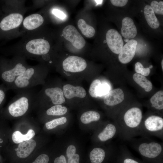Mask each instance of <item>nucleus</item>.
I'll return each mask as SVG.
<instances>
[{
  "label": "nucleus",
  "mask_w": 163,
  "mask_h": 163,
  "mask_svg": "<svg viewBox=\"0 0 163 163\" xmlns=\"http://www.w3.org/2000/svg\"><path fill=\"white\" fill-rule=\"evenodd\" d=\"M129 40L128 39H126L124 40V41L125 42H127L129 41Z\"/></svg>",
  "instance_id": "37998d69"
},
{
  "label": "nucleus",
  "mask_w": 163,
  "mask_h": 163,
  "mask_svg": "<svg viewBox=\"0 0 163 163\" xmlns=\"http://www.w3.org/2000/svg\"><path fill=\"white\" fill-rule=\"evenodd\" d=\"M163 2L160 1L158 2L155 1H152L150 6L154 13L161 14H163Z\"/></svg>",
  "instance_id": "c756f323"
},
{
  "label": "nucleus",
  "mask_w": 163,
  "mask_h": 163,
  "mask_svg": "<svg viewBox=\"0 0 163 163\" xmlns=\"http://www.w3.org/2000/svg\"><path fill=\"white\" fill-rule=\"evenodd\" d=\"M106 40L110 50L114 53L119 54L123 46L121 36L114 29L108 30L106 34Z\"/></svg>",
  "instance_id": "9d476101"
},
{
  "label": "nucleus",
  "mask_w": 163,
  "mask_h": 163,
  "mask_svg": "<svg viewBox=\"0 0 163 163\" xmlns=\"http://www.w3.org/2000/svg\"><path fill=\"white\" fill-rule=\"evenodd\" d=\"M44 77L43 71L38 67L27 68L18 76L10 88L18 90L31 88L42 84Z\"/></svg>",
  "instance_id": "7ed1b4c3"
},
{
  "label": "nucleus",
  "mask_w": 163,
  "mask_h": 163,
  "mask_svg": "<svg viewBox=\"0 0 163 163\" xmlns=\"http://www.w3.org/2000/svg\"><path fill=\"white\" fill-rule=\"evenodd\" d=\"M43 21V18L40 14H33L25 18L23 21V25L26 29L32 30L40 27Z\"/></svg>",
  "instance_id": "a211bd4d"
},
{
  "label": "nucleus",
  "mask_w": 163,
  "mask_h": 163,
  "mask_svg": "<svg viewBox=\"0 0 163 163\" xmlns=\"http://www.w3.org/2000/svg\"><path fill=\"white\" fill-rule=\"evenodd\" d=\"M123 163H139V162L133 159L127 158L123 161Z\"/></svg>",
  "instance_id": "a19ab883"
},
{
  "label": "nucleus",
  "mask_w": 163,
  "mask_h": 163,
  "mask_svg": "<svg viewBox=\"0 0 163 163\" xmlns=\"http://www.w3.org/2000/svg\"><path fill=\"white\" fill-rule=\"evenodd\" d=\"M76 149L73 145H70L68 147L66 152L67 157L75 154Z\"/></svg>",
  "instance_id": "c9c22d12"
},
{
  "label": "nucleus",
  "mask_w": 163,
  "mask_h": 163,
  "mask_svg": "<svg viewBox=\"0 0 163 163\" xmlns=\"http://www.w3.org/2000/svg\"><path fill=\"white\" fill-rule=\"evenodd\" d=\"M121 33L126 39H130L135 37L137 34V30L132 19L126 17L122 21Z\"/></svg>",
  "instance_id": "4468645a"
},
{
  "label": "nucleus",
  "mask_w": 163,
  "mask_h": 163,
  "mask_svg": "<svg viewBox=\"0 0 163 163\" xmlns=\"http://www.w3.org/2000/svg\"><path fill=\"white\" fill-rule=\"evenodd\" d=\"M27 68L23 63L18 62L12 67L3 71L1 74L2 78L9 85L10 88L16 78L22 74Z\"/></svg>",
  "instance_id": "9b49d317"
},
{
  "label": "nucleus",
  "mask_w": 163,
  "mask_h": 163,
  "mask_svg": "<svg viewBox=\"0 0 163 163\" xmlns=\"http://www.w3.org/2000/svg\"><path fill=\"white\" fill-rule=\"evenodd\" d=\"M133 78L136 83L144 89L145 91L149 92L152 89V83L145 76L140 74L135 73L133 75Z\"/></svg>",
  "instance_id": "4be33fe9"
},
{
  "label": "nucleus",
  "mask_w": 163,
  "mask_h": 163,
  "mask_svg": "<svg viewBox=\"0 0 163 163\" xmlns=\"http://www.w3.org/2000/svg\"><path fill=\"white\" fill-rule=\"evenodd\" d=\"M23 19L22 15L19 13H12L4 17L0 22V29L7 31L18 27Z\"/></svg>",
  "instance_id": "ddd939ff"
},
{
  "label": "nucleus",
  "mask_w": 163,
  "mask_h": 163,
  "mask_svg": "<svg viewBox=\"0 0 163 163\" xmlns=\"http://www.w3.org/2000/svg\"><path fill=\"white\" fill-rule=\"evenodd\" d=\"M124 95L120 88L114 89L109 91L104 99V103L109 106H113L121 103L124 100Z\"/></svg>",
  "instance_id": "2eb2a0df"
},
{
  "label": "nucleus",
  "mask_w": 163,
  "mask_h": 163,
  "mask_svg": "<svg viewBox=\"0 0 163 163\" xmlns=\"http://www.w3.org/2000/svg\"><path fill=\"white\" fill-rule=\"evenodd\" d=\"M67 163H79V156L77 154L72 155L67 157Z\"/></svg>",
  "instance_id": "72a5a7b5"
},
{
  "label": "nucleus",
  "mask_w": 163,
  "mask_h": 163,
  "mask_svg": "<svg viewBox=\"0 0 163 163\" xmlns=\"http://www.w3.org/2000/svg\"><path fill=\"white\" fill-rule=\"evenodd\" d=\"M5 96V93L4 91L0 89V105L4 101Z\"/></svg>",
  "instance_id": "ea45409f"
},
{
  "label": "nucleus",
  "mask_w": 163,
  "mask_h": 163,
  "mask_svg": "<svg viewBox=\"0 0 163 163\" xmlns=\"http://www.w3.org/2000/svg\"><path fill=\"white\" fill-rule=\"evenodd\" d=\"M163 119L157 115H152L147 117L141 125L140 131L150 135H162Z\"/></svg>",
  "instance_id": "20e7f679"
},
{
  "label": "nucleus",
  "mask_w": 163,
  "mask_h": 163,
  "mask_svg": "<svg viewBox=\"0 0 163 163\" xmlns=\"http://www.w3.org/2000/svg\"><path fill=\"white\" fill-rule=\"evenodd\" d=\"M137 149L142 156L154 159L162 153L163 147L161 144L156 142H144L139 144Z\"/></svg>",
  "instance_id": "39448f33"
},
{
  "label": "nucleus",
  "mask_w": 163,
  "mask_h": 163,
  "mask_svg": "<svg viewBox=\"0 0 163 163\" xmlns=\"http://www.w3.org/2000/svg\"><path fill=\"white\" fill-rule=\"evenodd\" d=\"M109 86L107 84L101 83L98 93V97L106 95L109 92Z\"/></svg>",
  "instance_id": "7c9ffc66"
},
{
  "label": "nucleus",
  "mask_w": 163,
  "mask_h": 163,
  "mask_svg": "<svg viewBox=\"0 0 163 163\" xmlns=\"http://www.w3.org/2000/svg\"><path fill=\"white\" fill-rule=\"evenodd\" d=\"M137 44L136 40L131 39L123 46L118 56L121 63L126 64L131 61L135 55Z\"/></svg>",
  "instance_id": "f8f14e48"
},
{
  "label": "nucleus",
  "mask_w": 163,
  "mask_h": 163,
  "mask_svg": "<svg viewBox=\"0 0 163 163\" xmlns=\"http://www.w3.org/2000/svg\"><path fill=\"white\" fill-rule=\"evenodd\" d=\"M144 13L149 25L153 29L158 28L160 25L159 22L150 5H147L145 7Z\"/></svg>",
  "instance_id": "aec40b11"
},
{
  "label": "nucleus",
  "mask_w": 163,
  "mask_h": 163,
  "mask_svg": "<svg viewBox=\"0 0 163 163\" xmlns=\"http://www.w3.org/2000/svg\"><path fill=\"white\" fill-rule=\"evenodd\" d=\"M62 34L64 38L78 49H82L85 45V40L73 25H68L65 27Z\"/></svg>",
  "instance_id": "423d86ee"
},
{
  "label": "nucleus",
  "mask_w": 163,
  "mask_h": 163,
  "mask_svg": "<svg viewBox=\"0 0 163 163\" xmlns=\"http://www.w3.org/2000/svg\"><path fill=\"white\" fill-rule=\"evenodd\" d=\"M63 91L65 97L71 99L75 97L83 98L86 94V91L83 87L75 86L70 84H66L63 87Z\"/></svg>",
  "instance_id": "f3484780"
},
{
  "label": "nucleus",
  "mask_w": 163,
  "mask_h": 163,
  "mask_svg": "<svg viewBox=\"0 0 163 163\" xmlns=\"http://www.w3.org/2000/svg\"><path fill=\"white\" fill-rule=\"evenodd\" d=\"M110 1L113 5L121 7L125 6L127 3L128 1L127 0H111Z\"/></svg>",
  "instance_id": "f704fd0d"
},
{
  "label": "nucleus",
  "mask_w": 163,
  "mask_h": 163,
  "mask_svg": "<svg viewBox=\"0 0 163 163\" xmlns=\"http://www.w3.org/2000/svg\"><path fill=\"white\" fill-rule=\"evenodd\" d=\"M49 161V157L48 155L42 154L37 157L32 163H48Z\"/></svg>",
  "instance_id": "2f4dec72"
},
{
  "label": "nucleus",
  "mask_w": 163,
  "mask_h": 163,
  "mask_svg": "<svg viewBox=\"0 0 163 163\" xmlns=\"http://www.w3.org/2000/svg\"><path fill=\"white\" fill-rule=\"evenodd\" d=\"M67 109L61 105H56L48 109L46 111V114L49 116H61L66 114Z\"/></svg>",
  "instance_id": "bb28decb"
},
{
  "label": "nucleus",
  "mask_w": 163,
  "mask_h": 163,
  "mask_svg": "<svg viewBox=\"0 0 163 163\" xmlns=\"http://www.w3.org/2000/svg\"><path fill=\"white\" fill-rule=\"evenodd\" d=\"M150 69L149 67L143 68L140 74L144 76H148L150 73Z\"/></svg>",
  "instance_id": "58836bf2"
},
{
  "label": "nucleus",
  "mask_w": 163,
  "mask_h": 163,
  "mask_svg": "<svg viewBox=\"0 0 163 163\" xmlns=\"http://www.w3.org/2000/svg\"><path fill=\"white\" fill-rule=\"evenodd\" d=\"M143 68V65L140 62H137L135 64V69L137 73L140 74Z\"/></svg>",
  "instance_id": "e433bc0d"
},
{
  "label": "nucleus",
  "mask_w": 163,
  "mask_h": 163,
  "mask_svg": "<svg viewBox=\"0 0 163 163\" xmlns=\"http://www.w3.org/2000/svg\"><path fill=\"white\" fill-rule=\"evenodd\" d=\"M53 14L58 18L62 19H64L66 17V15L62 11L57 9H54L52 10Z\"/></svg>",
  "instance_id": "473e14b6"
},
{
  "label": "nucleus",
  "mask_w": 163,
  "mask_h": 163,
  "mask_svg": "<svg viewBox=\"0 0 163 163\" xmlns=\"http://www.w3.org/2000/svg\"><path fill=\"white\" fill-rule=\"evenodd\" d=\"M86 61L82 57L72 56L66 59L62 62V67L66 71L72 72L82 71L87 67Z\"/></svg>",
  "instance_id": "1a4fd4ad"
},
{
  "label": "nucleus",
  "mask_w": 163,
  "mask_h": 163,
  "mask_svg": "<svg viewBox=\"0 0 163 163\" xmlns=\"http://www.w3.org/2000/svg\"><path fill=\"white\" fill-rule=\"evenodd\" d=\"M35 135L34 131L32 129H30L27 134H22L19 131L14 132L12 136V139L15 143H19L31 139Z\"/></svg>",
  "instance_id": "412c9836"
},
{
  "label": "nucleus",
  "mask_w": 163,
  "mask_h": 163,
  "mask_svg": "<svg viewBox=\"0 0 163 163\" xmlns=\"http://www.w3.org/2000/svg\"><path fill=\"white\" fill-rule=\"evenodd\" d=\"M36 145V141L31 139L19 143L16 150L17 155L22 158L27 157L34 149Z\"/></svg>",
  "instance_id": "dca6fc26"
},
{
  "label": "nucleus",
  "mask_w": 163,
  "mask_h": 163,
  "mask_svg": "<svg viewBox=\"0 0 163 163\" xmlns=\"http://www.w3.org/2000/svg\"><path fill=\"white\" fill-rule=\"evenodd\" d=\"M77 25L82 34L85 37L91 38L94 35L95 30L94 28L88 24L84 19H79Z\"/></svg>",
  "instance_id": "5701e85b"
},
{
  "label": "nucleus",
  "mask_w": 163,
  "mask_h": 163,
  "mask_svg": "<svg viewBox=\"0 0 163 163\" xmlns=\"http://www.w3.org/2000/svg\"></svg>",
  "instance_id": "a18cd8bd"
},
{
  "label": "nucleus",
  "mask_w": 163,
  "mask_h": 163,
  "mask_svg": "<svg viewBox=\"0 0 163 163\" xmlns=\"http://www.w3.org/2000/svg\"><path fill=\"white\" fill-rule=\"evenodd\" d=\"M142 119L141 110L134 107L128 110L124 113L123 122L117 125L118 131L125 137L133 136L137 132H140Z\"/></svg>",
  "instance_id": "f03ea898"
},
{
  "label": "nucleus",
  "mask_w": 163,
  "mask_h": 163,
  "mask_svg": "<svg viewBox=\"0 0 163 163\" xmlns=\"http://www.w3.org/2000/svg\"><path fill=\"white\" fill-rule=\"evenodd\" d=\"M67 121V119L65 117L53 120L45 124L46 128L48 129H52L57 126L65 124Z\"/></svg>",
  "instance_id": "cd10ccee"
},
{
  "label": "nucleus",
  "mask_w": 163,
  "mask_h": 163,
  "mask_svg": "<svg viewBox=\"0 0 163 163\" xmlns=\"http://www.w3.org/2000/svg\"><path fill=\"white\" fill-rule=\"evenodd\" d=\"M26 48L31 54L41 55L47 54L50 50V46L47 40L40 38L30 41L26 44Z\"/></svg>",
  "instance_id": "6e6552de"
},
{
  "label": "nucleus",
  "mask_w": 163,
  "mask_h": 163,
  "mask_svg": "<svg viewBox=\"0 0 163 163\" xmlns=\"http://www.w3.org/2000/svg\"><path fill=\"white\" fill-rule=\"evenodd\" d=\"M161 67L162 70H163V60L162 59L161 62Z\"/></svg>",
  "instance_id": "79ce46f5"
},
{
  "label": "nucleus",
  "mask_w": 163,
  "mask_h": 163,
  "mask_svg": "<svg viewBox=\"0 0 163 163\" xmlns=\"http://www.w3.org/2000/svg\"><path fill=\"white\" fill-rule=\"evenodd\" d=\"M153 68V66L152 65H151L149 66V68L150 69H152Z\"/></svg>",
  "instance_id": "c03bdc74"
},
{
  "label": "nucleus",
  "mask_w": 163,
  "mask_h": 163,
  "mask_svg": "<svg viewBox=\"0 0 163 163\" xmlns=\"http://www.w3.org/2000/svg\"><path fill=\"white\" fill-rule=\"evenodd\" d=\"M100 118V115L97 112L90 110L84 113L81 115L80 120L84 124H87L94 121H98Z\"/></svg>",
  "instance_id": "393cba45"
},
{
  "label": "nucleus",
  "mask_w": 163,
  "mask_h": 163,
  "mask_svg": "<svg viewBox=\"0 0 163 163\" xmlns=\"http://www.w3.org/2000/svg\"><path fill=\"white\" fill-rule=\"evenodd\" d=\"M45 97L50 99L55 105H60L65 101L62 90L57 87H48L44 88L39 93H37L36 98H42Z\"/></svg>",
  "instance_id": "0eeeda50"
},
{
  "label": "nucleus",
  "mask_w": 163,
  "mask_h": 163,
  "mask_svg": "<svg viewBox=\"0 0 163 163\" xmlns=\"http://www.w3.org/2000/svg\"><path fill=\"white\" fill-rule=\"evenodd\" d=\"M118 132V128L117 125L109 123L98 134V138L101 141L105 142L113 137Z\"/></svg>",
  "instance_id": "6ab92c4d"
},
{
  "label": "nucleus",
  "mask_w": 163,
  "mask_h": 163,
  "mask_svg": "<svg viewBox=\"0 0 163 163\" xmlns=\"http://www.w3.org/2000/svg\"><path fill=\"white\" fill-rule=\"evenodd\" d=\"M54 163H67L66 160L64 156L61 155L55 159Z\"/></svg>",
  "instance_id": "4c0bfd02"
},
{
  "label": "nucleus",
  "mask_w": 163,
  "mask_h": 163,
  "mask_svg": "<svg viewBox=\"0 0 163 163\" xmlns=\"http://www.w3.org/2000/svg\"><path fill=\"white\" fill-rule=\"evenodd\" d=\"M105 155L104 151L100 148H94L90 152L89 156L91 163H101Z\"/></svg>",
  "instance_id": "b1692460"
},
{
  "label": "nucleus",
  "mask_w": 163,
  "mask_h": 163,
  "mask_svg": "<svg viewBox=\"0 0 163 163\" xmlns=\"http://www.w3.org/2000/svg\"><path fill=\"white\" fill-rule=\"evenodd\" d=\"M152 106L158 110L163 109V91H158L153 95L150 99Z\"/></svg>",
  "instance_id": "a878e982"
},
{
  "label": "nucleus",
  "mask_w": 163,
  "mask_h": 163,
  "mask_svg": "<svg viewBox=\"0 0 163 163\" xmlns=\"http://www.w3.org/2000/svg\"><path fill=\"white\" fill-rule=\"evenodd\" d=\"M101 84V81L96 79L94 80L91 84L89 90L90 95L94 97H98V93L99 87Z\"/></svg>",
  "instance_id": "c85d7f7f"
},
{
  "label": "nucleus",
  "mask_w": 163,
  "mask_h": 163,
  "mask_svg": "<svg viewBox=\"0 0 163 163\" xmlns=\"http://www.w3.org/2000/svg\"><path fill=\"white\" fill-rule=\"evenodd\" d=\"M16 91L17 94L8 108L9 114L14 117H21L26 113L31 104L35 103L37 94L31 88Z\"/></svg>",
  "instance_id": "f257e3e1"
}]
</instances>
